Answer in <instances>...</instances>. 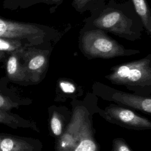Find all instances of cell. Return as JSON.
I'll return each instance as SVG.
<instances>
[{
    "label": "cell",
    "mask_w": 151,
    "mask_h": 151,
    "mask_svg": "<svg viewBox=\"0 0 151 151\" xmlns=\"http://www.w3.org/2000/svg\"><path fill=\"white\" fill-rule=\"evenodd\" d=\"M6 70L9 77L16 81H23L25 77L24 76V68L22 67L16 55H11L7 61Z\"/></svg>",
    "instance_id": "cell-16"
},
{
    "label": "cell",
    "mask_w": 151,
    "mask_h": 151,
    "mask_svg": "<svg viewBox=\"0 0 151 151\" xmlns=\"http://www.w3.org/2000/svg\"><path fill=\"white\" fill-rule=\"evenodd\" d=\"M0 124L6 125L12 129H30L36 132H40L35 122L27 119L11 111L0 110Z\"/></svg>",
    "instance_id": "cell-9"
},
{
    "label": "cell",
    "mask_w": 151,
    "mask_h": 151,
    "mask_svg": "<svg viewBox=\"0 0 151 151\" xmlns=\"http://www.w3.org/2000/svg\"><path fill=\"white\" fill-rule=\"evenodd\" d=\"M99 114L107 121L123 127L134 130L151 129L149 120L119 105L111 104L104 110H99Z\"/></svg>",
    "instance_id": "cell-5"
},
{
    "label": "cell",
    "mask_w": 151,
    "mask_h": 151,
    "mask_svg": "<svg viewBox=\"0 0 151 151\" xmlns=\"http://www.w3.org/2000/svg\"><path fill=\"white\" fill-rule=\"evenodd\" d=\"M38 139L0 132V151H41Z\"/></svg>",
    "instance_id": "cell-8"
},
{
    "label": "cell",
    "mask_w": 151,
    "mask_h": 151,
    "mask_svg": "<svg viewBox=\"0 0 151 151\" xmlns=\"http://www.w3.org/2000/svg\"><path fill=\"white\" fill-rule=\"evenodd\" d=\"M32 101L28 98H23L11 90L0 87V110L11 111L18 109L20 106H28Z\"/></svg>",
    "instance_id": "cell-11"
},
{
    "label": "cell",
    "mask_w": 151,
    "mask_h": 151,
    "mask_svg": "<svg viewBox=\"0 0 151 151\" xmlns=\"http://www.w3.org/2000/svg\"><path fill=\"white\" fill-rule=\"evenodd\" d=\"M78 46L81 52L88 60L110 59L140 52L137 49L126 48L98 28H82L79 32Z\"/></svg>",
    "instance_id": "cell-3"
},
{
    "label": "cell",
    "mask_w": 151,
    "mask_h": 151,
    "mask_svg": "<svg viewBox=\"0 0 151 151\" xmlns=\"http://www.w3.org/2000/svg\"><path fill=\"white\" fill-rule=\"evenodd\" d=\"M45 34L43 30L37 27L22 23L14 22L0 18V38L14 40H37Z\"/></svg>",
    "instance_id": "cell-7"
},
{
    "label": "cell",
    "mask_w": 151,
    "mask_h": 151,
    "mask_svg": "<svg viewBox=\"0 0 151 151\" xmlns=\"http://www.w3.org/2000/svg\"><path fill=\"white\" fill-rule=\"evenodd\" d=\"M70 151H98V145L94 138L89 116L85 121L80 138Z\"/></svg>",
    "instance_id": "cell-10"
},
{
    "label": "cell",
    "mask_w": 151,
    "mask_h": 151,
    "mask_svg": "<svg viewBox=\"0 0 151 151\" xmlns=\"http://www.w3.org/2000/svg\"><path fill=\"white\" fill-rule=\"evenodd\" d=\"M92 91L96 96L103 100L151 115V95H139L120 91L99 81L93 84Z\"/></svg>",
    "instance_id": "cell-4"
},
{
    "label": "cell",
    "mask_w": 151,
    "mask_h": 151,
    "mask_svg": "<svg viewBox=\"0 0 151 151\" xmlns=\"http://www.w3.org/2000/svg\"><path fill=\"white\" fill-rule=\"evenodd\" d=\"M104 76L113 84L123 86L134 94H151V53L145 57L111 67Z\"/></svg>",
    "instance_id": "cell-2"
},
{
    "label": "cell",
    "mask_w": 151,
    "mask_h": 151,
    "mask_svg": "<svg viewBox=\"0 0 151 151\" xmlns=\"http://www.w3.org/2000/svg\"><path fill=\"white\" fill-rule=\"evenodd\" d=\"M58 88L59 94L63 95L64 99L68 97L76 100L83 94L82 87L70 79L60 80L58 82Z\"/></svg>",
    "instance_id": "cell-14"
},
{
    "label": "cell",
    "mask_w": 151,
    "mask_h": 151,
    "mask_svg": "<svg viewBox=\"0 0 151 151\" xmlns=\"http://www.w3.org/2000/svg\"><path fill=\"white\" fill-rule=\"evenodd\" d=\"M108 0H73L72 6L79 14L92 12L102 6Z\"/></svg>",
    "instance_id": "cell-15"
},
{
    "label": "cell",
    "mask_w": 151,
    "mask_h": 151,
    "mask_svg": "<svg viewBox=\"0 0 151 151\" xmlns=\"http://www.w3.org/2000/svg\"><path fill=\"white\" fill-rule=\"evenodd\" d=\"M139 17L144 30L151 40V8L146 0H129Z\"/></svg>",
    "instance_id": "cell-13"
},
{
    "label": "cell",
    "mask_w": 151,
    "mask_h": 151,
    "mask_svg": "<svg viewBox=\"0 0 151 151\" xmlns=\"http://www.w3.org/2000/svg\"><path fill=\"white\" fill-rule=\"evenodd\" d=\"M2 52H1V51H0V58H1V56H2Z\"/></svg>",
    "instance_id": "cell-21"
},
{
    "label": "cell",
    "mask_w": 151,
    "mask_h": 151,
    "mask_svg": "<svg viewBox=\"0 0 151 151\" xmlns=\"http://www.w3.org/2000/svg\"><path fill=\"white\" fill-rule=\"evenodd\" d=\"M21 45L18 40L0 38V51H17L21 49Z\"/></svg>",
    "instance_id": "cell-18"
},
{
    "label": "cell",
    "mask_w": 151,
    "mask_h": 151,
    "mask_svg": "<svg viewBox=\"0 0 151 151\" xmlns=\"http://www.w3.org/2000/svg\"><path fill=\"white\" fill-rule=\"evenodd\" d=\"M47 1H49L51 2H53V3H56V2H61L63 0H47Z\"/></svg>",
    "instance_id": "cell-20"
},
{
    "label": "cell",
    "mask_w": 151,
    "mask_h": 151,
    "mask_svg": "<svg viewBox=\"0 0 151 151\" xmlns=\"http://www.w3.org/2000/svg\"><path fill=\"white\" fill-rule=\"evenodd\" d=\"M84 19V28H98L127 41L141 38L145 31L132 2L109 0Z\"/></svg>",
    "instance_id": "cell-1"
},
{
    "label": "cell",
    "mask_w": 151,
    "mask_h": 151,
    "mask_svg": "<svg viewBox=\"0 0 151 151\" xmlns=\"http://www.w3.org/2000/svg\"><path fill=\"white\" fill-rule=\"evenodd\" d=\"M65 108L52 106L48 109L49 124L52 135L56 139L59 138L63 133L67 125V119L63 114Z\"/></svg>",
    "instance_id": "cell-12"
},
{
    "label": "cell",
    "mask_w": 151,
    "mask_h": 151,
    "mask_svg": "<svg viewBox=\"0 0 151 151\" xmlns=\"http://www.w3.org/2000/svg\"><path fill=\"white\" fill-rule=\"evenodd\" d=\"M89 116L87 109L81 105L74 108L70 122L63 134L56 139L55 151H70L80 138L85 121Z\"/></svg>",
    "instance_id": "cell-6"
},
{
    "label": "cell",
    "mask_w": 151,
    "mask_h": 151,
    "mask_svg": "<svg viewBox=\"0 0 151 151\" xmlns=\"http://www.w3.org/2000/svg\"><path fill=\"white\" fill-rule=\"evenodd\" d=\"M111 151H132L126 143V141L122 138H116L113 140L112 149Z\"/></svg>",
    "instance_id": "cell-19"
},
{
    "label": "cell",
    "mask_w": 151,
    "mask_h": 151,
    "mask_svg": "<svg viewBox=\"0 0 151 151\" xmlns=\"http://www.w3.org/2000/svg\"><path fill=\"white\" fill-rule=\"evenodd\" d=\"M47 53L36 54L28 59L27 63L28 70L31 73H37L39 71L42 73L47 65Z\"/></svg>",
    "instance_id": "cell-17"
}]
</instances>
